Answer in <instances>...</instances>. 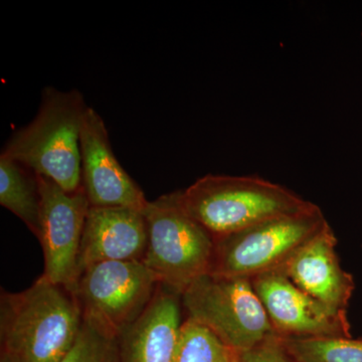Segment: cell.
Returning a JSON list of instances; mask_svg holds the SVG:
<instances>
[{
    "label": "cell",
    "instance_id": "cell-11",
    "mask_svg": "<svg viewBox=\"0 0 362 362\" xmlns=\"http://www.w3.org/2000/svg\"><path fill=\"white\" fill-rule=\"evenodd\" d=\"M148 244L143 211L129 207H90L78 258V279L102 262L141 261Z\"/></svg>",
    "mask_w": 362,
    "mask_h": 362
},
{
    "label": "cell",
    "instance_id": "cell-8",
    "mask_svg": "<svg viewBox=\"0 0 362 362\" xmlns=\"http://www.w3.org/2000/svg\"><path fill=\"white\" fill-rule=\"evenodd\" d=\"M42 211L39 240L44 252L42 276L73 293L78 281V258L90 204L84 188L68 192L37 175Z\"/></svg>",
    "mask_w": 362,
    "mask_h": 362
},
{
    "label": "cell",
    "instance_id": "cell-12",
    "mask_svg": "<svg viewBox=\"0 0 362 362\" xmlns=\"http://www.w3.org/2000/svg\"><path fill=\"white\" fill-rule=\"evenodd\" d=\"M337 246V237L327 223L280 271L321 303L346 312L354 291V280L340 265Z\"/></svg>",
    "mask_w": 362,
    "mask_h": 362
},
{
    "label": "cell",
    "instance_id": "cell-3",
    "mask_svg": "<svg viewBox=\"0 0 362 362\" xmlns=\"http://www.w3.org/2000/svg\"><path fill=\"white\" fill-rule=\"evenodd\" d=\"M183 211L214 239L313 206L292 190L257 175H207L175 192Z\"/></svg>",
    "mask_w": 362,
    "mask_h": 362
},
{
    "label": "cell",
    "instance_id": "cell-7",
    "mask_svg": "<svg viewBox=\"0 0 362 362\" xmlns=\"http://www.w3.org/2000/svg\"><path fill=\"white\" fill-rule=\"evenodd\" d=\"M159 285L141 261L102 262L85 269L73 294L83 316L120 338L141 316Z\"/></svg>",
    "mask_w": 362,
    "mask_h": 362
},
{
    "label": "cell",
    "instance_id": "cell-16",
    "mask_svg": "<svg viewBox=\"0 0 362 362\" xmlns=\"http://www.w3.org/2000/svg\"><path fill=\"white\" fill-rule=\"evenodd\" d=\"M296 362H362V340L351 337H283Z\"/></svg>",
    "mask_w": 362,
    "mask_h": 362
},
{
    "label": "cell",
    "instance_id": "cell-17",
    "mask_svg": "<svg viewBox=\"0 0 362 362\" xmlns=\"http://www.w3.org/2000/svg\"><path fill=\"white\" fill-rule=\"evenodd\" d=\"M119 339L99 324L83 316L77 339L59 362H117Z\"/></svg>",
    "mask_w": 362,
    "mask_h": 362
},
{
    "label": "cell",
    "instance_id": "cell-10",
    "mask_svg": "<svg viewBox=\"0 0 362 362\" xmlns=\"http://www.w3.org/2000/svg\"><path fill=\"white\" fill-rule=\"evenodd\" d=\"M82 187L90 207H129L144 213L149 202L117 160L103 118L88 108L81 132Z\"/></svg>",
    "mask_w": 362,
    "mask_h": 362
},
{
    "label": "cell",
    "instance_id": "cell-1",
    "mask_svg": "<svg viewBox=\"0 0 362 362\" xmlns=\"http://www.w3.org/2000/svg\"><path fill=\"white\" fill-rule=\"evenodd\" d=\"M82 322L75 295L42 275L25 291H1L2 352L16 362L61 361L77 339Z\"/></svg>",
    "mask_w": 362,
    "mask_h": 362
},
{
    "label": "cell",
    "instance_id": "cell-9",
    "mask_svg": "<svg viewBox=\"0 0 362 362\" xmlns=\"http://www.w3.org/2000/svg\"><path fill=\"white\" fill-rule=\"evenodd\" d=\"M274 329L283 337H351L346 312L302 291L282 271L252 279Z\"/></svg>",
    "mask_w": 362,
    "mask_h": 362
},
{
    "label": "cell",
    "instance_id": "cell-19",
    "mask_svg": "<svg viewBox=\"0 0 362 362\" xmlns=\"http://www.w3.org/2000/svg\"><path fill=\"white\" fill-rule=\"evenodd\" d=\"M1 362H16L13 358H11L8 354H6V352H2L1 356Z\"/></svg>",
    "mask_w": 362,
    "mask_h": 362
},
{
    "label": "cell",
    "instance_id": "cell-15",
    "mask_svg": "<svg viewBox=\"0 0 362 362\" xmlns=\"http://www.w3.org/2000/svg\"><path fill=\"white\" fill-rule=\"evenodd\" d=\"M238 354L194 319L181 324L173 362H237Z\"/></svg>",
    "mask_w": 362,
    "mask_h": 362
},
{
    "label": "cell",
    "instance_id": "cell-4",
    "mask_svg": "<svg viewBox=\"0 0 362 362\" xmlns=\"http://www.w3.org/2000/svg\"><path fill=\"white\" fill-rule=\"evenodd\" d=\"M327 223L320 207L314 204L301 213L270 218L216 238L209 274L252 280L281 270Z\"/></svg>",
    "mask_w": 362,
    "mask_h": 362
},
{
    "label": "cell",
    "instance_id": "cell-14",
    "mask_svg": "<svg viewBox=\"0 0 362 362\" xmlns=\"http://www.w3.org/2000/svg\"><path fill=\"white\" fill-rule=\"evenodd\" d=\"M0 204L8 209L39 240L40 197L39 178L30 168L6 156H0Z\"/></svg>",
    "mask_w": 362,
    "mask_h": 362
},
{
    "label": "cell",
    "instance_id": "cell-6",
    "mask_svg": "<svg viewBox=\"0 0 362 362\" xmlns=\"http://www.w3.org/2000/svg\"><path fill=\"white\" fill-rule=\"evenodd\" d=\"M180 298L187 318L204 324L238 354L278 334L250 279L206 274Z\"/></svg>",
    "mask_w": 362,
    "mask_h": 362
},
{
    "label": "cell",
    "instance_id": "cell-18",
    "mask_svg": "<svg viewBox=\"0 0 362 362\" xmlns=\"http://www.w3.org/2000/svg\"><path fill=\"white\" fill-rule=\"evenodd\" d=\"M237 362H296L288 354L280 335H274L257 346L238 354Z\"/></svg>",
    "mask_w": 362,
    "mask_h": 362
},
{
    "label": "cell",
    "instance_id": "cell-5",
    "mask_svg": "<svg viewBox=\"0 0 362 362\" xmlns=\"http://www.w3.org/2000/svg\"><path fill=\"white\" fill-rule=\"evenodd\" d=\"M144 216L148 244L143 263L161 285L181 296L209 273L214 238L183 211L176 192L149 202Z\"/></svg>",
    "mask_w": 362,
    "mask_h": 362
},
{
    "label": "cell",
    "instance_id": "cell-2",
    "mask_svg": "<svg viewBox=\"0 0 362 362\" xmlns=\"http://www.w3.org/2000/svg\"><path fill=\"white\" fill-rule=\"evenodd\" d=\"M89 107L78 90L47 87L32 122L11 135L2 156L20 162L68 192L82 188L81 132Z\"/></svg>",
    "mask_w": 362,
    "mask_h": 362
},
{
    "label": "cell",
    "instance_id": "cell-13",
    "mask_svg": "<svg viewBox=\"0 0 362 362\" xmlns=\"http://www.w3.org/2000/svg\"><path fill=\"white\" fill-rule=\"evenodd\" d=\"M180 295L159 285L141 316L121 335L127 362H173L181 327Z\"/></svg>",
    "mask_w": 362,
    "mask_h": 362
}]
</instances>
